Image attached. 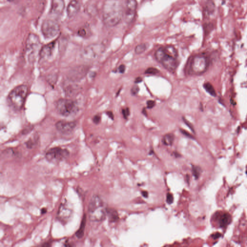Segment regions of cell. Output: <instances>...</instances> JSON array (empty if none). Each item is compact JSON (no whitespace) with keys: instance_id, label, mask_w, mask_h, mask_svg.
Instances as JSON below:
<instances>
[{"instance_id":"cell-25","label":"cell","mask_w":247,"mask_h":247,"mask_svg":"<svg viewBox=\"0 0 247 247\" xmlns=\"http://www.w3.org/2000/svg\"><path fill=\"white\" fill-rule=\"evenodd\" d=\"M192 170L193 175L195 177L196 179H197L200 174V169L198 167H193Z\"/></svg>"},{"instance_id":"cell-29","label":"cell","mask_w":247,"mask_h":247,"mask_svg":"<svg viewBox=\"0 0 247 247\" xmlns=\"http://www.w3.org/2000/svg\"><path fill=\"white\" fill-rule=\"evenodd\" d=\"M146 103H147V108L148 109H152L155 106L156 104V102L154 100H148Z\"/></svg>"},{"instance_id":"cell-16","label":"cell","mask_w":247,"mask_h":247,"mask_svg":"<svg viewBox=\"0 0 247 247\" xmlns=\"http://www.w3.org/2000/svg\"><path fill=\"white\" fill-rule=\"evenodd\" d=\"M56 41H53L46 45H44L41 48L40 51V56L42 59H47L52 55L55 46Z\"/></svg>"},{"instance_id":"cell-35","label":"cell","mask_w":247,"mask_h":247,"mask_svg":"<svg viewBox=\"0 0 247 247\" xmlns=\"http://www.w3.org/2000/svg\"><path fill=\"white\" fill-rule=\"evenodd\" d=\"M142 78L141 77H138L137 78H136L135 80V84H138L139 83H141V82H142Z\"/></svg>"},{"instance_id":"cell-27","label":"cell","mask_w":247,"mask_h":247,"mask_svg":"<svg viewBox=\"0 0 247 247\" xmlns=\"http://www.w3.org/2000/svg\"><path fill=\"white\" fill-rule=\"evenodd\" d=\"M122 115H123V117L125 119H127L128 116L130 115V109L128 108H126L125 109H123L122 111Z\"/></svg>"},{"instance_id":"cell-32","label":"cell","mask_w":247,"mask_h":247,"mask_svg":"<svg viewBox=\"0 0 247 247\" xmlns=\"http://www.w3.org/2000/svg\"><path fill=\"white\" fill-rule=\"evenodd\" d=\"M126 70V66L124 64H122L118 67V71L121 74H124Z\"/></svg>"},{"instance_id":"cell-4","label":"cell","mask_w":247,"mask_h":247,"mask_svg":"<svg viewBox=\"0 0 247 247\" xmlns=\"http://www.w3.org/2000/svg\"><path fill=\"white\" fill-rule=\"evenodd\" d=\"M28 88L26 85H21L13 89L8 95L10 104L14 109L20 110L22 108L27 96Z\"/></svg>"},{"instance_id":"cell-39","label":"cell","mask_w":247,"mask_h":247,"mask_svg":"<svg viewBox=\"0 0 247 247\" xmlns=\"http://www.w3.org/2000/svg\"><path fill=\"white\" fill-rule=\"evenodd\" d=\"M7 1L9 2H13V1H15V0H7Z\"/></svg>"},{"instance_id":"cell-9","label":"cell","mask_w":247,"mask_h":247,"mask_svg":"<svg viewBox=\"0 0 247 247\" xmlns=\"http://www.w3.org/2000/svg\"><path fill=\"white\" fill-rule=\"evenodd\" d=\"M70 153L67 149L60 147L52 148L45 154V157L49 162L58 163L67 159Z\"/></svg>"},{"instance_id":"cell-38","label":"cell","mask_w":247,"mask_h":247,"mask_svg":"<svg viewBox=\"0 0 247 247\" xmlns=\"http://www.w3.org/2000/svg\"><path fill=\"white\" fill-rule=\"evenodd\" d=\"M142 195H144V197H148V193L146 192H142Z\"/></svg>"},{"instance_id":"cell-8","label":"cell","mask_w":247,"mask_h":247,"mask_svg":"<svg viewBox=\"0 0 247 247\" xmlns=\"http://www.w3.org/2000/svg\"><path fill=\"white\" fill-rule=\"evenodd\" d=\"M41 42L40 39L36 34L30 33L26 41V54L29 59L33 60L35 58L39 52L40 53Z\"/></svg>"},{"instance_id":"cell-18","label":"cell","mask_w":247,"mask_h":247,"mask_svg":"<svg viewBox=\"0 0 247 247\" xmlns=\"http://www.w3.org/2000/svg\"><path fill=\"white\" fill-rule=\"evenodd\" d=\"M86 215H84L83 218L82 219V222L81 223L79 229L76 232V236L79 239L83 238L84 235L85 226L86 224Z\"/></svg>"},{"instance_id":"cell-11","label":"cell","mask_w":247,"mask_h":247,"mask_svg":"<svg viewBox=\"0 0 247 247\" xmlns=\"http://www.w3.org/2000/svg\"><path fill=\"white\" fill-rule=\"evenodd\" d=\"M102 46L98 44H92L86 47L82 52V56L86 59H96L102 52Z\"/></svg>"},{"instance_id":"cell-7","label":"cell","mask_w":247,"mask_h":247,"mask_svg":"<svg viewBox=\"0 0 247 247\" xmlns=\"http://www.w3.org/2000/svg\"><path fill=\"white\" fill-rule=\"evenodd\" d=\"M60 26L56 19H45L41 26V32L47 39L53 38L60 32Z\"/></svg>"},{"instance_id":"cell-5","label":"cell","mask_w":247,"mask_h":247,"mask_svg":"<svg viewBox=\"0 0 247 247\" xmlns=\"http://www.w3.org/2000/svg\"><path fill=\"white\" fill-rule=\"evenodd\" d=\"M209 62L207 57L203 55L194 56L189 62V74L192 75H200L206 71Z\"/></svg>"},{"instance_id":"cell-24","label":"cell","mask_w":247,"mask_h":247,"mask_svg":"<svg viewBox=\"0 0 247 247\" xmlns=\"http://www.w3.org/2000/svg\"><path fill=\"white\" fill-rule=\"evenodd\" d=\"M160 71L154 67H149L145 71V74L151 75H156L159 73Z\"/></svg>"},{"instance_id":"cell-36","label":"cell","mask_w":247,"mask_h":247,"mask_svg":"<svg viewBox=\"0 0 247 247\" xmlns=\"http://www.w3.org/2000/svg\"><path fill=\"white\" fill-rule=\"evenodd\" d=\"M213 236V238L214 239H218L219 238H220V236H221V234L220 233H216L214 235H212Z\"/></svg>"},{"instance_id":"cell-12","label":"cell","mask_w":247,"mask_h":247,"mask_svg":"<svg viewBox=\"0 0 247 247\" xmlns=\"http://www.w3.org/2000/svg\"><path fill=\"white\" fill-rule=\"evenodd\" d=\"M73 211L70 206L67 203L60 205L57 212V218L62 223H67L72 216Z\"/></svg>"},{"instance_id":"cell-1","label":"cell","mask_w":247,"mask_h":247,"mask_svg":"<svg viewBox=\"0 0 247 247\" xmlns=\"http://www.w3.org/2000/svg\"><path fill=\"white\" fill-rule=\"evenodd\" d=\"M124 16L123 6L120 0H105L103 10V20L106 26L117 25Z\"/></svg>"},{"instance_id":"cell-28","label":"cell","mask_w":247,"mask_h":247,"mask_svg":"<svg viewBox=\"0 0 247 247\" xmlns=\"http://www.w3.org/2000/svg\"><path fill=\"white\" fill-rule=\"evenodd\" d=\"M183 122H184V123H185V124L187 125V126H188V127L189 128H190V130H191L193 132H195V131H194V127H193V126L192 124L191 123H190V122H189L187 120V119H186L185 118V117H183Z\"/></svg>"},{"instance_id":"cell-33","label":"cell","mask_w":247,"mask_h":247,"mask_svg":"<svg viewBox=\"0 0 247 247\" xmlns=\"http://www.w3.org/2000/svg\"><path fill=\"white\" fill-rule=\"evenodd\" d=\"M100 117L99 115H95V116L93 117V122H94V123H95L96 124H98V123H100Z\"/></svg>"},{"instance_id":"cell-17","label":"cell","mask_w":247,"mask_h":247,"mask_svg":"<svg viewBox=\"0 0 247 247\" xmlns=\"http://www.w3.org/2000/svg\"><path fill=\"white\" fill-rule=\"evenodd\" d=\"M231 216L228 213L221 215L218 219L219 225L221 228H225L231 222Z\"/></svg>"},{"instance_id":"cell-19","label":"cell","mask_w":247,"mask_h":247,"mask_svg":"<svg viewBox=\"0 0 247 247\" xmlns=\"http://www.w3.org/2000/svg\"><path fill=\"white\" fill-rule=\"evenodd\" d=\"M174 138V135L172 133L166 134L163 138V143L167 146L171 145L173 143Z\"/></svg>"},{"instance_id":"cell-20","label":"cell","mask_w":247,"mask_h":247,"mask_svg":"<svg viewBox=\"0 0 247 247\" xmlns=\"http://www.w3.org/2000/svg\"><path fill=\"white\" fill-rule=\"evenodd\" d=\"M107 216H108L110 221L115 222L118 219V215L116 211L112 209H107Z\"/></svg>"},{"instance_id":"cell-14","label":"cell","mask_w":247,"mask_h":247,"mask_svg":"<svg viewBox=\"0 0 247 247\" xmlns=\"http://www.w3.org/2000/svg\"><path fill=\"white\" fill-rule=\"evenodd\" d=\"M76 125V123L74 122L62 120L57 122L56 124V127L60 132L63 134H68L74 130Z\"/></svg>"},{"instance_id":"cell-22","label":"cell","mask_w":247,"mask_h":247,"mask_svg":"<svg viewBox=\"0 0 247 247\" xmlns=\"http://www.w3.org/2000/svg\"><path fill=\"white\" fill-rule=\"evenodd\" d=\"M77 34L78 35L83 38H86L88 37L89 35L90 34L89 28L86 27L80 28L78 30Z\"/></svg>"},{"instance_id":"cell-30","label":"cell","mask_w":247,"mask_h":247,"mask_svg":"<svg viewBox=\"0 0 247 247\" xmlns=\"http://www.w3.org/2000/svg\"><path fill=\"white\" fill-rule=\"evenodd\" d=\"M180 132L182 133V134L184 135L185 136L187 137L188 138H191V139H194V137L185 130L180 129Z\"/></svg>"},{"instance_id":"cell-6","label":"cell","mask_w":247,"mask_h":247,"mask_svg":"<svg viewBox=\"0 0 247 247\" xmlns=\"http://www.w3.org/2000/svg\"><path fill=\"white\" fill-rule=\"evenodd\" d=\"M56 109L58 113L64 116H68L76 113L78 106L75 101L70 99L62 98L57 102Z\"/></svg>"},{"instance_id":"cell-34","label":"cell","mask_w":247,"mask_h":247,"mask_svg":"<svg viewBox=\"0 0 247 247\" xmlns=\"http://www.w3.org/2000/svg\"><path fill=\"white\" fill-rule=\"evenodd\" d=\"M106 113L107 115L109 116V117L112 120L114 119V115H113V113L112 112L108 111V112H107Z\"/></svg>"},{"instance_id":"cell-26","label":"cell","mask_w":247,"mask_h":247,"mask_svg":"<svg viewBox=\"0 0 247 247\" xmlns=\"http://www.w3.org/2000/svg\"><path fill=\"white\" fill-rule=\"evenodd\" d=\"M139 86L137 85H134V86H133L132 88H131V94L133 96H136L139 92Z\"/></svg>"},{"instance_id":"cell-21","label":"cell","mask_w":247,"mask_h":247,"mask_svg":"<svg viewBox=\"0 0 247 247\" xmlns=\"http://www.w3.org/2000/svg\"><path fill=\"white\" fill-rule=\"evenodd\" d=\"M203 86L204 88L207 93H209L211 96H213V97H216V93L215 91L214 88L211 84L207 82V83H206L204 84Z\"/></svg>"},{"instance_id":"cell-37","label":"cell","mask_w":247,"mask_h":247,"mask_svg":"<svg viewBox=\"0 0 247 247\" xmlns=\"http://www.w3.org/2000/svg\"><path fill=\"white\" fill-rule=\"evenodd\" d=\"M142 113H143V114L144 115H145V116H147V112H146V110H145V108H144V109H143V110H142Z\"/></svg>"},{"instance_id":"cell-3","label":"cell","mask_w":247,"mask_h":247,"mask_svg":"<svg viewBox=\"0 0 247 247\" xmlns=\"http://www.w3.org/2000/svg\"><path fill=\"white\" fill-rule=\"evenodd\" d=\"M88 214L92 221L101 222L107 216V209L105 208L103 200L98 195L92 197L88 205Z\"/></svg>"},{"instance_id":"cell-10","label":"cell","mask_w":247,"mask_h":247,"mask_svg":"<svg viewBox=\"0 0 247 247\" xmlns=\"http://www.w3.org/2000/svg\"><path fill=\"white\" fill-rule=\"evenodd\" d=\"M137 0H127L126 7L124 11V17L127 23L132 21L135 16L137 9Z\"/></svg>"},{"instance_id":"cell-15","label":"cell","mask_w":247,"mask_h":247,"mask_svg":"<svg viewBox=\"0 0 247 247\" xmlns=\"http://www.w3.org/2000/svg\"><path fill=\"white\" fill-rule=\"evenodd\" d=\"M80 8V3L78 0H71L67 6V16L69 18H74L78 14Z\"/></svg>"},{"instance_id":"cell-13","label":"cell","mask_w":247,"mask_h":247,"mask_svg":"<svg viewBox=\"0 0 247 247\" xmlns=\"http://www.w3.org/2000/svg\"><path fill=\"white\" fill-rule=\"evenodd\" d=\"M65 7L64 0H52L50 14L56 17L60 16L63 13Z\"/></svg>"},{"instance_id":"cell-31","label":"cell","mask_w":247,"mask_h":247,"mask_svg":"<svg viewBox=\"0 0 247 247\" xmlns=\"http://www.w3.org/2000/svg\"><path fill=\"white\" fill-rule=\"evenodd\" d=\"M173 197L172 196V195L169 194V193L167 194V201L168 203L171 204L173 202Z\"/></svg>"},{"instance_id":"cell-23","label":"cell","mask_w":247,"mask_h":247,"mask_svg":"<svg viewBox=\"0 0 247 247\" xmlns=\"http://www.w3.org/2000/svg\"><path fill=\"white\" fill-rule=\"evenodd\" d=\"M147 48V45L144 43H142L136 46L135 49V52L137 54H141L144 53Z\"/></svg>"},{"instance_id":"cell-40","label":"cell","mask_w":247,"mask_h":247,"mask_svg":"<svg viewBox=\"0 0 247 247\" xmlns=\"http://www.w3.org/2000/svg\"></svg>"},{"instance_id":"cell-2","label":"cell","mask_w":247,"mask_h":247,"mask_svg":"<svg viewBox=\"0 0 247 247\" xmlns=\"http://www.w3.org/2000/svg\"><path fill=\"white\" fill-rule=\"evenodd\" d=\"M155 57L157 62L168 71L174 72L178 66V52L173 47H160L156 51Z\"/></svg>"}]
</instances>
